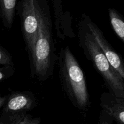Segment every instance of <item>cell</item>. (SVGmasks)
I'll return each instance as SVG.
<instances>
[{
	"label": "cell",
	"instance_id": "13",
	"mask_svg": "<svg viewBox=\"0 0 124 124\" xmlns=\"http://www.w3.org/2000/svg\"><path fill=\"white\" fill-rule=\"evenodd\" d=\"M15 72L14 66L0 67V82L12 77Z\"/></svg>",
	"mask_w": 124,
	"mask_h": 124
},
{
	"label": "cell",
	"instance_id": "2",
	"mask_svg": "<svg viewBox=\"0 0 124 124\" xmlns=\"http://www.w3.org/2000/svg\"><path fill=\"white\" fill-rule=\"evenodd\" d=\"M62 89L74 107L82 113L91 106L85 76L69 46L62 47L57 56Z\"/></svg>",
	"mask_w": 124,
	"mask_h": 124
},
{
	"label": "cell",
	"instance_id": "4",
	"mask_svg": "<svg viewBox=\"0 0 124 124\" xmlns=\"http://www.w3.org/2000/svg\"><path fill=\"white\" fill-rule=\"evenodd\" d=\"M16 8L20 18L22 35L28 54L30 53L37 37L39 25L38 0L18 1Z\"/></svg>",
	"mask_w": 124,
	"mask_h": 124
},
{
	"label": "cell",
	"instance_id": "8",
	"mask_svg": "<svg viewBox=\"0 0 124 124\" xmlns=\"http://www.w3.org/2000/svg\"><path fill=\"white\" fill-rule=\"evenodd\" d=\"M102 111L117 124H124V99L109 92L102 93L100 98Z\"/></svg>",
	"mask_w": 124,
	"mask_h": 124
},
{
	"label": "cell",
	"instance_id": "15",
	"mask_svg": "<svg viewBox=\"0 0 124 124\" xmlns=\"http://www.w3.org/2000/svg\"><path fill=\"white\" fill-rule=\"evenodd\" d=\"M7 99V96H2L0 94V109L3 107Z\"/></svg>",
	"mask_w": 124,
	"mask_h": 124
},
{
	"label": "cell",
	"instance_id": "6",
	"mask_svg": "<svg viewBox=\"0 0 124 124\" xmlns=\"http://www.w3.org/2000/svg\"><path fill=\"white\" fill-rule=\"evenodd\" d=\"M37 104V98L30 91L15 92L7 96L1 114L28 113L35 108Z\"/></svg>",
	"mask_w": 124,
	"mask_h": 124
},
{
	"label": "cell",
	"instance_id": "1",
	"mask_svg": "<svg viewBox=\"0 0 124 124\" xmlns=\"http://www.w3.org/2000/svg\"><path fill=\"white\" fill-rule=\"evenodd\" d=\"M39 25L37 37L29 55L30 75L44 82L52 76L57 61L50 7L46 0H38Z\"/></svg>",
	"mask_w": 124,
	"mask_h": 124
},
{
	"label": "cell",
	"instance_id": "3",
	"mask_svg": "<svg viewBox=\"0 0 124 124\" xmlns=\"http://www.w3.org/2000/svg\"><path fill=\"white\" fill-rule=\"evenodd\" d=\"M79 44L87 59L101 76L109 93L124 99V79L112 67L84 23L81 20L78 30Z\"/></svg>",
	"mask_w": 124,
	"mask_h": 124
},
{
	"label": "cell",
	"instance_id": "5",
	"mask_svg": "<svg viewBox=\"0 0 124 124\" xmlns=\"http://www.w3.org/2000/svg\"><path fill=\"white\" fill-rule=\"evenodd\" d=\"M81 21L83 22L93 36L97 44L101 48L108 61L119 76L124 79V63L122 57L115 51L108 42L102 31L96 24L86 14H82Z\"/></svg>",
	"mask_w": 124,
	"mask_h": 124
},
{
	"label": "cell",
	"instance_id": "14",
	"mask_svg": "<svg viewBox=\"0 0 124 124\" xmlns=\"http://www.w3.org/2000/svg\"><path fill=\"white\" fill-rule=\"evenodd\" d=\"M113 121L111 117L107 115L104 111H101L96 124H113Z\"/></svg>",
	"mask_w": 124,
	"mask_h": 124
},
{
	"label": "cell",
	"instance_id": "11",
	"mask_svg": "<svg viewBox=\"0 0 124 124\" xmlns=\"http://www.w3.org/2000/svg\"><path fill=\"white\" fill-rule=\"evenodd\" d=\"M113 29L122 42H124V21L122 16L115 8L108 10Z\"/></svg>",
	"mask_w": 124,
	"mask_h": 124
},
{
	"label": "cell",
	"instance_id": "7",
	"mask_svg": "<svg viewBox=\"0 0 124 124\" xmlns=\"http://www.w3.org/2000/svg\"><path fill=\"white\" fill-rule=\"evenodd\" d=\"M54 16V25L56 35L59 39L74 38L75 33L73 28V16L70 12L65 10L61 0L52 1Z\"/></svg>",
	"mask_w": 124,
	"mask_h": 124
},
{
	"label": "cell",
	"instance_id": "12",
	"mask_svg": "<svg viewBox=\"0 0 124 124\" xmlns=\"http://www.w3.org/2000/svg\"><path fill=\"white\" fill-rule=\"evenodd\" d=\"M0 65L14 66L11 54L1 44H0Z\"/></svg>",
	"mask_w": 124,
	"mask_h": 124
},
{
	"label": "cell",
	"instance_id": "9",
	"mask_svg": "<svg viewBox=\"0 0 124 124\" xmlns=\"http://www.w3.org/2000/svg\"><path fill=\"white\" fill-rule=\"evenodd\" d=\"M17 3L16 0H0V18L6 29L12 27Z\"/></svg>",
	"mask_w": 124,
	"mask_h": 124
},
{
	"label": "cell",
	"instance_id": "10",
	"mask_svg": "<svg viewBox=\"0 0 124 124\" xmlns=\"http://www.w3.org/2000/svg\"><path fill=\"white\" fill-rule=\"evenodd\" d=\"M41 119L28 113L18 114H1L0 124H41Z\"/></svg>",
	"mask_w": 124,
	"mask_h": 124
}]
</instances>
